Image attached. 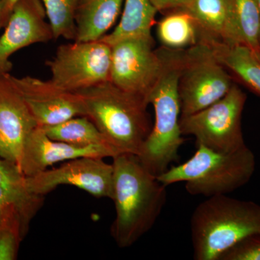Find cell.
Returning <instances> with one entry per match:
<instances>
[{
  "label": "cell",
  "instance_id": "f1b7e54d",
  "mask_svg": "<svg viewBox=\"0 0 260 260\" xmlns=\"http://www.w3.org/2000/svg\"><path fill=\"white\" fill-rule=\"evenodd\" d=\"M256 2H257L258 7H259L260 12V0H256Z\"/></svg>",
  "mask_w": 260,
  "mask_h": 260
},
{
  "label": "cell",
  "instance_id": "5b68a950",
  "mask_svg": "<svg viewBox=\"0 0 260 260\" xmlns=\"http://www.w3.org/2000/svg\"><path fill=\"white\" fill-rule=\"evenodd\" d=\"M255 168L254 154L246 145L232 153H220L197 145L189 160L169 168L157 179L167 186L184 182L189 194L208 198L228 194L245 185Z\"/></svg>",
  "mask_w": 260,
  "mask_h": 260
},
{
  "label": "cell",
  "instance_id": "8fae6325",
  "mask_svg": "<svg viewBox=\"0 0 260 260\" xmlns=\"http://www.w3.org/2000/svg\"><path fill=\"white\" fill-rule=\"evenodd\" d=\"M23 95L38 126H55L75 116H85L82 98L78 93L58 88L51 80L34 77L17 78L10 75Z\"/></svg>",
  "mask_w": 260,
  "mask_h": 260
},
{
  "label": "cell",
  "instance_id": "6da1fadb",
  "mask_svg": "<svg viewBox=\"0 0 260 260\" xmlns=\"http://www.w3.org/2000/svg\"><path fill=\"white\" fill-rule=\"evenodd\" d=\"M116 217L111 234L120 248L133 246L153 228L167 201V186L133 154L113 158Z\"/></svg>",
  "mask_w": 260,
  "mask_h": 260
},
{
  "label": "cell",
  "instance_id": "277c9868",
  "mask_svg": "<svg viewBox=\"0 0 260 260\" xmlns=\"http://www.w3.org/2000/svg\"><path fill=\"white\" fill-rule=\"evenodd\" d=\"M190 232L194 259L218 260L243 239L260 234V205L227 194L210 197L191 214Z\"/></svg>",
  "mask_w": 260,
  "mask_h": 260
},
{
  "label": "cell",
  "instance_id": "7a4b0ae2",
  "mask_svg": "<svg viewBox=\"0 0 260 260\" xmlns=\"http://www.w3.org/2000/svg\"><path fill=\"white\" fill-rule=\"evenodd\" d=\"M162 57V72L148 96L153 106L154 122L151 131L138 155L140 162L155 177L178 162L184 138L180 129L181 103L179 94L184 49H159Z\"/></svg>",
  "mask_w": 260,
  "mask_h": 260
},
{
  "label": "cell",
  "instance_id": "484cf974",
  "mask_svg": "<svg viewBox=\"0 0 260 260\" xmlns=\"http://www.w3.org/2000/svg\"><path fill=\"white\" fill-rule=\"evenodd\" d=\"M157 11L160 13H170L180 9L186 0H150Z\"/></svg>",
  "mask_w": 260,
  "mask_h": 260
},
{
  "label": "cell",
  "instance_id": "ffe728a7",
  "mask_svg": "<svg viewBox=\"0 0 260 260\" xmlns=\"http://www.w3.org/2000/svg\"><path fill=\"white\" fill-rule=\"evenodd\" d=\"M230 15V42L249 47L254 52L260 48V12L256 0H228Z\"/></svg>",
  "mask_w": 260,
  "mask_h": 260
},
{
  "label": "cell",
  "instance_id": "7c38bea8",
  "mask_svg": "<svg viewBox=\"0 0 260 260\" xmlns=\"http://www.w3.org/2000/svg\"><path fill=\"white\" fill-rule=\"evenodd\" d=\"M42 0H18L0 37V75L10 73V58L15 52L54 39Z\"/></svg>",
  "mask_w": 260,
  "mask_h": 260
},
{
  "label": "cell",
  "instance_id": "5bb4252c",
  "mask_svg": "<svg viewBox=\"0 0 260 260\" xmlns=\"http://www.w3.org/2000/svg\"><path fill=\"white\" fill-rule=\"evenodd\" d=\"M121 154L108 145L82 147L51 139L42 126H38L30 135L20 160V170L26 177L47 170L57 162L81 157L114 158Z\"/></svg>",
  "mask_w": 260,
  "mask_h": 260
},
{
  "label": "cell",
  "instance_id": "603a6c76",
  "mask_svg": "<svg viewBox=\"0 0 260 260\" xmlns=\"http://www.w3.org/2000/svg\"><path fill=\"white\" fill-rule=\"evenodd\" d=\"M54 39L75 40V13L79 0H42Z\"/></svg>",
  "mask_w": 260,
  "mask_h": 260
},
{
  "label": "cell",
  "instance_id": "83f0119b",
  "mask_svg": "<svg viewBox=\"0 0 260 260\" xmlns=\"http://www.w3.org/2000/svg\"><path fill=\"white\" fill-rule=\"evenodd\" d=\"M254 53H255L256 57L258 58V59H259V60L260 61V48L259 49V50L256 51V52H254Z\"/></svg>",
  "mask_w": 260,
  "mask_h": 260
},
{
  "label": "cell",
  "instance_id": "52a82bcc",
  "mask_svg": "<svg viewBox=\"0 0 260 260\" xmlns=\"http://www.w3.org/2000/svg\"><path fill=\"white\" fill-rule=\"evenodd\" d=\"M234 84L230 73L206 44L200 42L184 49L178 85L181 116L200 112L218 102Z\"/></svg>",
  "mask_w": 260,
  "mask_h": 260
},
{
  "label": "cell",
  "instance_id": "44dd1931",
  "mask_svg": "<svg viewBox=\"0 0 260 260\" xmlns=\"http://www.w3.org/2000/svg\"><path fill=\"white\" fill-rule=\"evenodd\" d=\"M157 36L162 47L186 49L199 44L200 32L190 15L177 10L166 14L157 23Z\"/></svg>",
  "mask_w": 260,
  "mask_h": 260
},
{
  "label": "cell",
  "instance_id": "cb8c5ba5",
  "mask_svg": "<svg viewBox=\"0 0 260 260\" xmlns=\"http://www.w3.org/2000/svg\"><path fill=\"white\" fill-rule=\"evenodd\" d=\"M30 223L19 214L8 215L0 223V260H15Z\"/></svg>",
  "mask_w": 260,
  "mask_h": 260
},
{
  "label": "cell",
  "instance_id": "f546056e",
  "mask_svg": "<svg viewBox=\"0 0 260 260\" xmlns=\"http://www.w3.org/2000/svg\"><path fill=\"white\" fill-rule=\"evenodd\" d=\"M0 3H1V0H0ZM0 28H1V25H0Z\"/></svg>",
  "mask_w": 260,
  "mask_h": 260
},
{
  "label": "cell",
  "instance_id": "ba28073f",
  "mask_svg": "<svg viewBox=\"0 0 260 260\" xmlns=\"http://www.w3.org/2000/svg\"><path fill=\"white\" fill-rule=\"evenodd\" d=\"M112 47L102 41L61 44L47 65L51 81L77 93L110 80Z\"/></svg>",
  "mask_w": 260,
  "mask_h": 260
},
{
  "label": "cell",
  "instance_id": "3957f363",
  "mask_svg": "<svg viewBox=\"0 0 260 260\" xmlns=\"http://www.w3.org/2000/svg\"><path fill=\"white\" fill-rule=\"evenodd\" d=\"M88 116L109 144L121 153L138 155L152 125L144 98L124 91L111 81L77 92Z\"/></svg>",
  "mask_w": 260,
  "mask_h": 260
},
{
  "label": "cell",
  "instance_id": "2e32d148",
  "mask_svg": "<svg viewBox=\"0 0 260 260\" xmlns=\"http://www.w3.org/2000/svg\"><path fill=\"white\" fill-rule=\"evenodd\" d=\"M124 0H79L75 13L76 42H94L107 35ZM74 41V42H75Z\"/></svg>",
  "mask_w": 260,
  "mask_h": 260
},
{
  "label": "cell",
  "instance_id": "d4e9b609",
  "mask_svg": "<svg viewBox=\"0 0 260 260\" xmlns=\"http://www.w3.org/2000/svg\"><path fill=\"white\" fill-rule=\"evenodd\" d=\"M218 260H260V234L243 239L225 251Z\"/></svg>",
  "mask_w": 260,
  "mask_h": 260
},
{
  "label": "cell",
  "instance_id": "ac0fdd59",
  "mask_svg": "<svg viewBox=\"0 0 260 260\" xmlns=\"http://www.w3.org/2000/svg\"><path fill=\"white\" fill-rule=\"evenodd\" d=\"M194 19L200 41L208 39L230 42V15L228 0H186L180 9Z\"/></svg>",
  "mask_w": 260,
  "mask_h": 260
},
{
  "label": "cell",
  "instance_id": "4316f807",
  "mask_svg": "<svg viewBox=\"0 0 260 260\" xmlns=\"http://www.w3.org/2000/svg\"><path fill=\"white\" fill-rule=\"evenodd\" d=\"M18 0H1L0 3V24L1 28H5L7 25L13 7Z\"/></svg>",
  "mask_w": 260,
  "mask_h": 260
},
{
  "label": "cell",
  "instance_id": "7402d4cb",
  "mask_svg": "<svg viewBox=\"0 0 260 260\" xmlns=\"http://www.w3.org/2000/svg\"><path fill=\"white\" fill-rule=\"evenodd\" d=\"M43 128L51 139L68 144L82 147L91 145L112 147L93 121L86 116H75L57 125Z\"/></svg>",
  "mask_w": 260,
  "mask_h": 260
},
{
  "label": "cell",
  "instance_id": "9a60e30c",
  "mask_svg": "<svg viewBox=\"0 0 260 260\" xmlns=\"http://www.w3.org/2000/svg\"><path fill=\"white\" fill-rule=\"evenodd\" d=\"M44 200L29 190L26 177L17 164L0 158V223L13 213L30 223Z\"/></svg>",
  "mask_w": 260,
  "mask_h": 260
},
{
  "label": "cell",
  "instance_id": "9c48e42d",
  "mask_svg": "<svg viewBox=\"0 0 260 260\" xmlns=\"http://www.w3.org/2000/svg\"><path fill=\"white\" fill-rule=\"evenodd\" d=\"M112 64L110 80L118 88L144 98L158 81L162 72V57L160 50L153 49L150 37H130L111 46Z\"/></svg>",
  "mask_w": 260,
  "mask_h": 260
},
{
  "label": "cell",
  "instance_id": "30bf717a",
  "mask_svg": "<svg viewBox=\"0 0 260 260\" xmlns=\"http://www.w3.org/2000/svg\"><path fill=\"white\" fill-rule=\"evenodd\" d=\"M112 164L103 158L81 157L61 167L26 177L27 186L34 194L45 196L60 185L75 186L95 198L113 197Z\"/></svg>",
  "mask_w": 260,
  "mask_h": 260
},
{
  "label": "cell",
  "instance_id": "d6986e66",
  "mask_svg": "<svg viewBox=\"0 0 260 260\" xmlns=\"http://www.w3.org/2000/svg\"><path fill=\"white\" fill-rule=\"evenodd\" d=\"M157 13L150 0H124L120 22L100 40L112 46L126 38L150 37Z\"/></svg>",
  "mask_w": 260,
  "mask_h": 260
},
{
  "label": "cell",
  "instance_id": "e0dca14e",
  "mask_svg": "<svg viewBox=\"0 0 260 260\" xmlns=\"http://www.w3.org/2000/svg\"><path fill=\"white\" fill-rule=\"evenodd\" d=\"M217 59L245 86L260 95V61L255 53L241 44H229L213 39H203Z\"/></svg>",
  "mask_w": 260,
  "mask_h": 260
},
{
  "label": "cell",
  "instance_id": "8992f818",
  "mask_svg": "<svg viewBox=\"0 0 260 260\" xmlns=\"http://www.w3.org/2000/svg\"><path fill=\"white\" fill-rule=\"evenodd\" d=\"M246 101V94L234 83L218 102L200 112L180 116L183 136L191 135L196 140V145L220 153L240 150L246 146L242 128Z\"/></svg>",
  "mask_w": 260,
  "mask_h": 260
},
{
  "label": "cell",
  "instance_id": "4fadbf2b",
  "mask_svg": "<svg viewBox=\"0 0 260 260\" xmlns=\"http://www.w3.org/2000/svg\"><path fill=\"white\" fill-rule=\"evenodd\" d=\"M37 126L10 73L0 75V158L19 167L27 140Z\"/></svg>",
  "mask_w": 260,
  "mask_h": 260
}]
</instances>
